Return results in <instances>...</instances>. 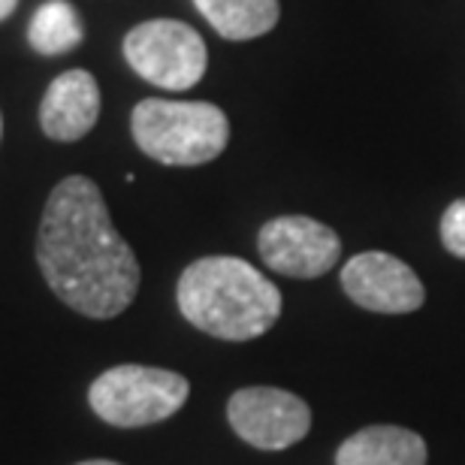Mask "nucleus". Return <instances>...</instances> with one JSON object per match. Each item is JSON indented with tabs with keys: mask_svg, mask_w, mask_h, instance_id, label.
I'll return each instance as SVG.
<instances>
[{
	"mask_svg": "<svg viewBox=\"0 0 465 465\" xmlns=\"http://www.w3.org/2000/svg\"><path fill=\"white\" fill-rule=\"evenodd\" d=\"M85 40V27L76 13V6L67 0H49L34 13L27 25V43L36 54L54 58V54H67Z\"/></svg>",
	"mask_w": 465,
	"mask_h": 465,
	"instance_id": "f8f14e48",
	"label": "nucleus"
},
{
	"mask_svg": "<svg viewBox=\"0 0 465 465\" xmlns=\"http://www.w3.org/2000/svg\"><path fill=\"white\" fill-rule=\"evenodd\" d=\"M100 118V85L88 70H67L45 88L40 127L54 143L88 136Z\"/></svg>",
	"mask_w": 465,
	"mask_h": 465,
	"instance_id": "1a4fd4ad",
	"label": "nucleus"
},
{
	"mask_svg": "<svg viewBox=\"0 0 465 465\" xmlns=\"http://www.w3.org/2000/svg\"><path fill=\"white\" fill-rule=\"evenodd\" d=\"M260 260L287 278H321L339 266V232L309 215H282L266 221L257 232Z\"/></svg>",
	"mask_w": 465,
	"mask_h": 465,
	"instance_id": "0eeeda50",
	"label": "nucleus"
},
{
	"mask_svg": "<svg viewBox=\"0 0 465 465\" xmlns=\"http://www.w3.org/2000/svg\"><path fill=\"white\" fill-rule=\"evenodd\" d=\"M139 152L166 166H200L224 154L230 121L215 104L191 100H143L130 115Z\"/></svg>",
	"mask_w": 465,
	"mask_h": 465,
	"instance_id": "7ed1b4c3",
	"label": "nucleus"
},
{
	"mask_svg": "<svg viewBox=\"0 0 465 465\" xmlns=\"http://www.w3.org/2000/svg\"><path fill=\"white\" fill-rule=\"evenodd\" d=\"M439 236H441V245L448 248L453 257L465 260V197L453 200L450 206L444 209Z\"/></svg>",
	"mask_w": 465,
	"mask_h": 465,
	"instance_id": "ddd939ff",
	"label": "nucleus"
},
{
	"mask_svg": "<svg viewBox=\"0 0 465 465\" xmlns=\"http://www.w3.org/2000/svg\"><path fill=\"white\" fill-rule=\"evenodd\" d=\"M341 291L375 314H411L426 302V287L405 260L387 251H362L341 269Z\"/></svg>",
	"mask_w": 465,
	"mask_h": 465,
	"instance_id": "6e6552de",
	"label": "nucleus"
},
{
	"mask_svg": "<svg viewBox=\"0 0 465 465\" xmlns=\"http://www.w3.org/2000/svg\"><path fill=\"white\" fill-rule=\"evenodd\" d=\"M36 263L49 291L91 321L127 312L143 282L134 248L121 239L88 175H67L49 193L36 232Z\"/></svg>",
	"mask_w": 465,
	"mask_h": 465,
	"instance_id": "f257e3e1",
	"label": "nucleus"
},
{
	"mask_svg": "<svg viewBox=\"0 0 465 465\" xmlns=\"http://www.w3.org/2000/svg\"><path fill=\"white\" fill-rule=\"evenodd\" d=\"M76 465H121V462H113V460H85V462H76Z\"/></svg>",
	"mask_w": 465,
	"mask_h": 465,
	"instance_id": "2eb2a0df",
	"label": "nucleus"
},
{
	"mask_svg": "<svg viewBox=\"0 0 465 465\" xmlns=\"http://www.w3.org/2000/svg\"><path fill=\"white\" fill-rule=\"evenodd\" d=\"M182 318L221 341H251L282 318V291L239 257H200L175 284Z\"/></svg>",
	"mask_w": 465,
	"mask_h": 465,
	"instance_id": "f03ea898",
	"label": "nucleus"
},
{
	"mask_svg": "<svg viewBox=\"0 0 465 465\" xmlns=\"http://www.w3.org/2000/svg\"><path fill=\"white\" fill-rule=\"evenodd\" d=\"M191 396V381L170 369L121 362L94 378L88 402L100 420L118 430H139L170 420Z\"/></svg>",
	"mask_w": 465,
	"mask_h": 465,
	"instance_id": "20e7f679",
	"label": "nucleus"
},
{
	"mask_svg": "<svg viewBox=\"0 0 465 465\" xmlns=\"http://www.w3.org/2000/svg\"><path fill=\"white\" fill-rule=\"evenodd\" d=\"M124 61L139 79L163 91H188L206 76L209 52L191 25L175 18H152L124 36Z\"/></svg>",
	"mask_w": 465,
	"mask_h": 465,
	"instance_id": "39448f33",
	"label": "nucleus"
},
{
	"mask_svg": "<svg viewBox=\"0 0 465 465\" xmlns=\"http://www.w3.org/2000/svg\"><path fill=\"white\" fill-rule=\"evenodd\" d=\"M426 460L423 435L405 426H366L336 450V465H426Z\"/></svg>",
	"mask_w": 465,
	"mask_h": 465,
	"instance_id": "9d476101",
	"label": "nucleus"
},
{
	"mask_svg": "<svg viewBox=\"0 0 465 465\" xmlns=\"http://www.w3.org/2000/svg\"><path fill=\"white\" fill-rule=\"evenodd\" d=\"M230 430L257 450H287L312 430V408L282 387H242L227 402Z\"/></svg>",
	"mask_w": 465,
	"mask_h": 465,
	"instance_id": "423d86ee",
	"label": "nucleus"
},
{
	"mask_svg": "<svg viewBox=\"0 0 465 465\" xmlns=\"http://www.w3.org/2000/svg\"><path fill=\"white\" fill-rule=\"evenodd\" d=\"M15 6H18V0H0V22L13 15V13H15Z\"/></svg>",
	"mask_w": 465,
	"mask_h": 465,
	"instance_id": "4468645a",
	"label": "nucleus"
},
{
	"mask_svg": "<svg viewBox=\"0 0 465 465\" xmlns=\"http://www.w3.org/2000/svg\"><path fill=\"white\" fill-rule=\"evenodd\" d=\"M0 134H4V121H0Z\"/></svg>",
	"mask_w": 465,
	"mask_h": 465,
	"instance_id": "dca6fc26",
	"label": "nucleus"
},
{
	"mask_svg": "<svg viewBox=\"0 0 465 465\" xmlns=\"http://www.w3.org/2000/svg\"><path fill=\"white\" fill-rule=\"evenodd\" d=\"M193 6L224 40L236 43L269 34L282 15L278 0H193Z\"/></svg>",
	"mask_w": 465,
	"mask_h": 465,
	"instance_id": "9b49d317",
	"label": "nucleus"
}]
</instances>
